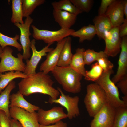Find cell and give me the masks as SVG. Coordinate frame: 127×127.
Returning <instances> with one entry per match:
<instances>
[{
  "label": "cell",
  "instance_id": "6da1fadb",
  "mask_svg": "<svg viewBox=\"0 0 127 127\" xmlns=\"http://www.w3.org/2000/svg\"><path fill=\"white\" fill-rule=\"evenodd\" d=\"M54 83L50 75L40 71L22 79L18 84L19 91L26 96L39 93L48 95L51 98L56 99L60 93L53 87Z\"/></svg>",
  "mask_w": 127,
  "mask_h": 127
},
{
  "label": "cell",
  "instance_id": "7a4b0ae2",
  "mask_svg": "<svg viewBox=\"0 0 127 127\" xmlns=\"http://www.w3.org/2000/svg\"><path fill=\"white\" fill-rule=\"evenodd\" d=\"M51 72L55 79L65 91L75 94L81 91V81L83 76L70 66L64 67L57 66Z\"/></svg>",
  "mask_w": 127,
  "mask_h": 127
},
{
  "label": "cell",
  "instance_id": "3957f363",
  "mask_svg": "<svg viewBox=\"0 0 127 127\" xmlns=\"http://www.w3.org/2000/svg\"><path fill=\"white\" fill-rule=\"evenodd\" d=\"M86 89L84 102L89 116L93 117L108 102L104 91L96 83L88 85Z\"/></svg>",
  "mask_w": 127,
  "mask_h": 127
},
{
  "label": "cell",
  "instance_id": "277c9868",
  "mask_svg": "<svg viewBox=\"0 0 127 127\" xmlns=\"http://www.w3.org/2000/svg\"><path fill=\"white\" fill-rule=\"evenodd\" d=\"M113 73V70L103 71L101 77L95 82L103 90L108 102L112 106L115 108L127 107V104L120 99L118 88L110 78Z\"/></svg>",
  "mask_w": 127,
  "mask_h": 127
},
{
  "label": "cell",
  "instance_id": "5b68a950",
  "mask_svg": "<svg viewBox=\"0 0 127 127\" xmlns=\"http://www.w3.org/2000/svg\"><path fill=\"white\" fill-rule=\"evenodd\" d=\"M13 50L7 46L3 49L0 58V73L9 71H19L23 73L26 67V64L23 61L22 55L17 54V57L12 55Z\"/></svg>",
  "mask_w": 127,
  "mask_h": 127
},
{
  "label": "cell",
  "instance_id": "8992f818",
  "mask_svg": "<svg viewBox=\"0 0 127 127\" xmlns=\"http://www.w3.org/2000/svg\"><path fill=\"white\" fill-rule=\"evenodd\" d=\"M33 30L32 36L34 39L41 40L45 43L53 44L58 42L70 36L75 31L73 29L61 28L57 31H51L44 29H40L36 26L32 25Z\"/></svg>",
  "mask_w": 127,
  "mask_h": 127
},
{
  "label": "cell",
  "instance_id": "52a82bcc",
  "mask_svg": "<svg viewBox=\"0 0 127 127\" xmlns=\"http://www.w3.org/2000/svg\"><path fill=\"white\" fill-rule=\"evenodd\" d=\"M57 89L60 94L59 97L56 99L50 97L48 103L51 104H58L64 107L67 110V118L69 119H71L79 116L80 115L78 106L79 97L77 96L71 97L65 95L60 88L58 87Z\"/></svg>",
  "mask_w": 127,
  "mask_h": 127
},
{
  "label": "cell",
  "instance_id": "ba28073f",
  "mask_svg": "<svg viewBox=\"0 0 127 127\" xmlns=\"http://www.w3.org/2000/svg\"><path fill=\"white\" fill-rule=\"evenodd\" d=\"M115 112V107L106 103L93 117L90 127H113Z\"/></svg>",
  "mask_w": 127,
  "mask_h": 127
},
{
  "label": "cell",
  "instance_id": "9c48e42d",
  "mask_svg": "<svg viewBox=\"0 0 127 127\" xmlns=\"http://www.w3.org/2000/svg\"><path fill=\"white\" fill-rule=\"evenodd\" d=\"M37 112L38 122L40 125H48L54 124L62 119L67 118L63 108L55 106L48 110L40 108Z\"/></svg>",
  "mask_w": 127,
  "mask_h": 127
},
{
  "label": "cell",
  "instance_id": "30bf717a",
  "mask_svg": "<svg viewBox=\"0 0 127 127\" xmlns=\"http://www.w3.org/2000/svg\"><path fill=\"white\" fill-rule=\"evenodd\" d=\"M36 40L33 39L31 41L30 48L32 51V55L30 60H26L25 71L23 73L28 76L36 73V69L37 66L42 57L46 56L47 52H49L54 48H50L52 44H48L41 50L38 51L36 46Z\"/></svg>",
  "mask_w": 127,
  "mask_h": 127
},
{
  "label": "cell",
  "instance_id": "8fae6325",
  "mask_svg": "<svg viewBox=\"0 0 127 127\" xmlns=\"http://www.w3.org/2000/svg\"><path fill=\"white\" fill-rule=\"evenodd\" d=\"M119 26L113 27L105 34L104 51L108 56L115 57L120 52L122 38L119 35Z\"/></svg>",
  "mask_w": 127,
  "mask_h": 127
},
{
  "label": "cell",
  "instance_id": "7c38bea8",
  "mask_svg": "<svg viewBox=\"0 0 127 127\" xmlns=\"http://www.w3.org/2000/svg\"><path fill=\"white\" fill-rule=\"evenodd\" d=\"M11 118L16 120L23 127H39L37 112H29L25 110L16 107L9 109Z\"/></svg>",
  "mask_w": 127,
  "mask_h": 127
},
{
  "label": "cell",
  "instance_id": "4fadbf2b",
  "mask_svg": "<svg viewBox=\"0 0 127 127\" xmlns=\"http://www.w3.org/2000/svg\"><path fill=\"white\" fill-rule=\"evenodd\" d=\"M33 21V19L30 16L26 18L23 24H14L20 31V41L23 50L22 54L24 60L28 59L31 56L30 49L31 44L30 36L31 35L30 32V27Z\"/></svg>",
  "mask_w": 127,
  "mask_h": 127
},
{
  "label": "cell",
  "instance_id": "5bb4252c",
  "mask_svg": "<svg viewBox=\"0 0 127 127\" xmlns=\"http://www.w3.org/2000/svg\"><path fill=\"white\" fill-rule=\"evenodd\" d=\"M66 38L57 42L56 48L47 54L46 59L40 66V71L48 74L57 66L60 53Z\"/></svg>",
  "mask_w": 127,
  "mask_h": 127
},
{
  "label": "cell",
  "instance_id": "9a60e30c",
  "mask_svg": "<svg viewBox=\"0 0 127 127\" xmlns=\"http://www.w3.org/2000/svg\"><path fill=\"white\" fill-rule=\"evenodd\" d=\"M120 52L117 71L111 79L115 84L127 76V36L122 38Z\"/></svg>",
  "mask_w": 127,
  "mask_h": 127
},
{
  "label": "cell",
  "instance_id": "2e32d148",
  "mask_svg": "<svg viewBox=\"0 0 127 127\" xmlns=\"http://www.w3.org/2000/svg\"><path fill=\"white\" fill-rule=\"evenodd\" d=\"M105 14L114 27L119 26L125 19L122 0H114L108 7Z\"/></svg>",
  "mask_w": 127,
  "mask_h": 127
},
{
  "label": "cell",
  "instance_id": "e0dca14e",
  "mask_svg": "<svg viewBox=\"0 0 127 127\" xmlns=\"http://www.w3.org/2000/svg\"><path fill=\"white\" fill-rule=\"evenodd\" d=\"M53 15L55 21L61 28H70L77 19V15L63 10L53 9Z\"/></svg>",
  "mask_w": 127,
  "mask_h": 127
},
{
  "label": "cell",
  "instance_id": "ac0fdd59",
  "mask_svg": "<svg viewBox=\"0 0 127 127\" xmlns=\"http://www.w3.org/2000/svg\"><path fill=\"white\" fill-rule=\"evenodd\" d=\"M10 103L9 107L10 108L16 107L24 109L32 113L38 111L40 107L33 105L27 101L24 95L19 91L10 95Z\"/></svg>",
  "mask_w": 127,
  "mask_h": 127
},
{
  "label": "cell",
  "instance_id": "d6986e66",
  "mask_svg": "<svg viewBox=\"0 0 127 127\" xmlns=\"http://www.w3.org/2000/svg\"><path fill=\"white\" fill-rule=\"evenodd\" d=\"M93 22L96 35L99 39H104L106 33L114 27L110 19L105 14L96 16L93 20Z\"/></svg>",
  "mask_w": 127,
  "mask_h": 127
},
{
  "label": "cell",
  "instance_id": "ffe728a7",
  "mask_svg": "<svg viewBox=\"0 0 127 127\" xmlns=\"http://www.w3.org/2000/svg\"><path fill=\"white\" fill-rule=\"evenodd\" d=\"M85 49L79 48L76 50L75 53L73 54L69 66L73 70L83 76L85 77L86 70L83 53Z\"/></svg>",
  "mask_w": 127,
  "mask_h": 127
},
{
  "label": "cell",
  "instance_id": "44dd1931",
  "mask_svg": "<svg viewBox=\"0 0 127 127\" xmlns=\"http://www.w3.org/2000/svg\"><path fill=\"white\" fill-rule=\"evenodd\" d=\"M72 40L69 36L66 38L60 53L57 66L64 67L69 66L73 54L71 50Z\"/></svg>",
  "mask_w": 127,
  "mask_h": 127
},
{
  "label": "cell",
  "instance_id": "7402d4cb",
  "mask_svg": "<svg viewBox=\"0 0 127 127\" xmlns=\"http://www.w3.org/2000/svg\"><path fill=\"white\" fill-rule=\"evenodd\" d=\"M16 87L15 81H11L0 94V111H3L7 116L11 118L9 109L10 94Z\"/></svg>",
  "mask_w": 127,
  "mask_h": 127
},
{
  "label": "cell",
  "instance_id": "603a6c76",
  "mask_svg": "<svg viewBox=\"0 0 127 127\" xmlns=\"http://www.w3.org/2000/svg\"><path fill=\"white\" fill-rule=\"evenodd\" d=\"M96 34V30L94 25L89 24L82 27L77 31H75L70 36L74 37H78L79 42L81 43L86 40H91Z\"/></svg>",
  "mask_w": 127,
  "mask_h": 127
},
{
  "label": "cell",
  "instance_id": "cb8c5ba5",
  "mask_svg": "<svg viewBox=\"0 0 127 127\" xmlns=\"http://www.w3.org/2000/svg\"><path fill=\"white\" fill-rule=\"evenodd\" d=\"M28 76L19 71H10L4 74L0 73V94L8 84L15 79L26 78Z\"/></svg>",
  "mask_w": 127,
  "mask_h": 127
},
{
  "label": "cell",
  "instance_id": "d4e9b609",
  "mask_svg": "<svg viewBox=\"0 0 127 127\" xmlns=\"http://www.w3.org/2000/svg\"><path fill=\"white\" fill-rule=\"evenodd\" d=\"M51 4L53 9L64 11L77 16L83 12L73 4L70 0L55 1L52 2Z\"/></svg>",
  "mask_w": 127,
  "mask_h": 127
},
{
  "label": "cell",
  "instance_id": "484cf974",
  "mask_svg": "<svg viewBox=\"0 0 127 127\" xmlns=\"http://www.w3.org/2000/svg\"><path fill=\"white\" fill-rule=\"evenodd\" d=\"M12 16L11 22L14 24L19 23L23 24L24 23L22 9V0H12Z\"/></svg>",
  "mask_w": 127,
  "mask_h": 127
},
{
  "label": "cell",
  "instance_id": "4316f807",
  "mask_svg": "<svg viewBox=\"0 0 127 127\" xmlns=\"http://www.w3.org/2000/svg\"><path fill=\"white\" fill-rule=\"evenodd\" d=\"M113 127H127V107L116 108Z\"/></svg>",
  "mask_w": 127,
  "mask_h": 127
},
{
  "label": "cell",
  "instance_id": "83f0119b",
  "mask_svg": "<svg viewBox=\"0 0 127 127\" xmlns=\"http://www.w3.org/2000/svg\"><path fill=\"white\" fill-rule=\"evenodd\" d=\"M19 37V35H16L14 37H10L3 34L0 32V46L3 49L8 46H13L20 51L22 49V48L17 41Z\"/></svg>",
  "mask_w": 127,
  "mask_h": 127
},
{
  "label": "cell",
  "instance_id": "f1b7e54d",
  "mask_svg": "<svg viewBox=\"0 0 127 127\" xmlns=\"http://www.w3.org/2000/svg\"><path fill=\"white\" fill-rule=\"evenodd\" d=\"M45 0H22V9L23 17L30 16L36 8L43 4Z\"/></svg>",
  "mask_w": 127,
  "mask_h": 127
},
{
  "label": "cell",
  "instance_id": "f546056e",
  "mask_svg": "<svg viewBox=\"0 0 127 127\" xmlns=\"http://www.w3.org/2000/svg\"><path fill=\"white\" fill-rule=\"evenodd\" d=\"M83 57L85 64L89 65L99 58L103 57H108L104 51L95 52L93 49H88L85 50Z\"/></svg>",
  "mask_w": 127,
  "mask_h": 127
},
{
  "label": "cell",
  "instance_id": "4dcf8cb0",
  "mask_svg": "<svg viewBox=\"0 0 127 127\" xmlns=\"http://www.w3.org/2000/svg\"><path fill=\"white\" fill-rule=\"evenodd\" d=\"M103 72V70L97 62L91 66V69L86 71L85 79L87 81L95 82L101 77Z\"/></svg>",
  "mask_w": 127,
  "mask_h": 127
},
{
  "label": "cell",
  "instance_id": "1f68e13d",
  "mask_svg": "<svg viewBox=\"0 0 127 127\" xmlns=\"http://www.w3.org/2000/svg\"><path fill=\"white\" fill-rule=\"evenodd\" d=\"M71 2L82 12H89L92 7L93 0H70Z\"/></svg>",
  "mask_w": 127,
  "mask_h": 127
},
{
  "label": "cell",
  "instance_id": "d6a6232c",
  "mask_svg": "<svg viewBox=\"0 0 127 127\" xmlns=\"http://www.w3.org/2000/svg\"><path fill=\"white\" fill-rule=\"evenodd\" d=\"M97 63L102 68L103 72H107L112 70L113 64L108 59V57H103L99 59Z\"/></svg>",
  "mask_w": 127,
  "mask_h": 127
},
{
  "label": "cell",
  "instance_id": "836d02e7",
  "mask_svg": "<svg viewBox=\"0 0 127 127\" xmlns=\"http://www.w3.org/2000/svg\"><path fill=\"white\" fill-rule=\"evenodd\" d=\"M3 111H0V127H11L10 119Z\"/></svg>",
  "mask_w": 127,
  "mask_h": 127
},
{
  "label": "cell",
  "instance_id": "e575fe53",
  "mask_svg": "<svg viewBox=\"0 0 127 127\" xmlns=\"http://www.w3.org/2000/svg\"><path fill=\"white\" fill-rule=\"evenodd\" d=\"M114 0H102L100 5L98 9V15H105L108 7Z\"/></svg>",
  "mask_w": 127,
  "mask_h": 127
},
{
  "label": "cell",
  "instance_id": "d590c367",
  "mask_svg": "<svg viewBox=\"0 0 127 127\" xmlns=\"http://www.w3.org/2000/svg\"><path fill=\"white\" fill-rule=\"evenodd\" d=\"M117 87L119 88L124 95H127V76L118 82Z\"/></svg>",
  "mask_w": 127,
  "mask_h": 127
},
{
  "label": "cell",
  "instance_id": "8d00e7d4",
  "mask_svg": "<svg viewBox=\"0 0 127 127\" xmlns=\"http://www.w3.org/2000/svg\"><path fill=\"white\" fill-rule=\"evenodd\" d=\"M120 36L122 37L127 35V19H125L123 22L119 26Z\"/></svg>",
  "mask_w": 127,
  "mask_h": 127
},
{
  "label": "cell",
  "instance_id": "74e56055",
  "mask_svg": "<svg viewBox=\"0 0 127 127\" xmlns=\"http://www.w3.org/2000/svg\"><path fill=\"white\" fill-rule=\"evenodd\" d=\"M39 127H68L67 124L61 120L52 125H40Z\"/></svg>",
  "mask_w": 127,
  "mask_h": 127
},
{
  "label": "cell",
  "instance_id": "f35d334b",
  "mask_svg": "<svg viewBox=\"0 0 127 127\" xmlns=\"http://www.w3.org/2000/svg\"><path fill=\"white\" fill-rule=\"evenodd\" d=\"M11 127H23L18 121L12 118L10 119Z\"/></svg>",
  "mask_w": 127,
  "mask_h": 127
},
{
  "label": "cell",
  "instance_id": "ab89813d",
  "mask_svg": "<svg viewBox=\"0 0 127 127\" xmlns=\"http://www.w3.org/2000/svg\"><path fill=\"white\" fill-rule=\"evenodd\" d=\"M124 13L126 19H127V0H122Z\"/></svg>",
  "mask_w": 127,
  "mask_h": 127
},
{
  "label": "cell",
  "instance_id": "60d3db41",
  "mask_svg": "<svg viewBox=\"0 0 127 127\" xmlns=\"http://www.w3.org/2000/svg\"><path fill=\"white\" fill-rule=\"evenodd\" d=\"M122 100L126 104H127V95H124L122 97Z\"/></svg>",
  "mask_w": 127,
  "mask_h": 127
},
{
  "label": "cell",
  "instance_id": "b9f144b4",
  "mask_svg": "<svg viewBox=\"0 0 127 127\" xmlns=\"http://www.w3.org/2000/svg\"><path fill=\"white\" fill-rule=\"evenodd\" d=\"M3 51V49L0 46V58Z\"/></svg>",
  "mask_w": 127,
  "mask_h": 127
},
{
  "label": "cell",
  "instance_id": "7bdbcfd3",
  "mask_svg": "<svg viewBox=\"0 0 127 127\" xmlns=\"http://www.w3.org/2000/svg\"></svg>",
  "mask_w": 127,
  "mask_h": 127
}]
</instances>
